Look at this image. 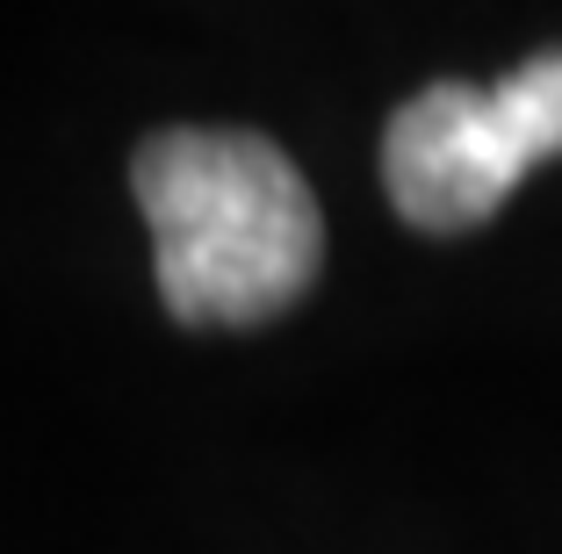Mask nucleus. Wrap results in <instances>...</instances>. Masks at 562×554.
Instances as JSON below:
<instances>
[{"mask_svg": "<svg viewBox=\"0 0 562 554\" xmlns=\"http://www.w3.org/2000/svg\"><path fill=\"white\" fill-rule=\"evenodd\" d=\"M137 210L181 325H267L317 281L325 216L296 159L252 131H159L137 145Z\"/></svg>", "mask_w": 562, "mask_h": 554, "instance_id": "obj_1", "label": "nucleus"}, {"mask_svg": "<svg viewBox=\"0 0 562 554\" xmlns=\"http://www.w3.org/2000/svg\"><path fill=\"white\" fill-rule=\"evenodd\" d=\"M541 159H562V50H533L497 87L432 80L382 137L390 202L418 230H476Z\"/></svg>", "mask_w": 562, "mask_h": 554, "instance_id": "obj_2", "label": "nucleus"}]
</instances>
